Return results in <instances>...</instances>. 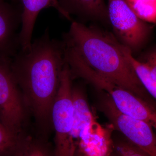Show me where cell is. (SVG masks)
Listing matches in <instances>:
<instances>
[{
  "instance_id": "1",
  "label": "cell",
  "mask_w": 156,
  "mask_h": 156,
  "mask_svg": "<svg viewBox=\"0 0 156 156\" xmlns=\"http://www.w3.org/2000/svg\"><path fill=\"white\" fill-rule=\"evenodd\" d=\"M65 63L64 42L51 38L48 28L28 50L20 49L11 59V71L27 109L44 134L52 125L51 112Z\"/></svg>"
},
{
  "instance_id": "2",
  "label": "cell",
  "mask_w": 156,
  "mask_h": 156,
  "mask_svg": "<svg viewBox=\"0 0 156 156\" xmlns=\"http://www.w3.org/2000/svg\"><path fill=\"white\" fill-rule=\"evenodd\" d=\"M62 41L98 74L156 106L127 58L124 46L112 33L73 20Z\"/></svg>"
},
{
  "instance_id": "3",
  "label": "cell",
  "mask_w": 156,
  "mask_h": 156,
  "mask_svg": "<svg viewBox=\"0 0 156 156\" xmlns=\"http://www.w3.org/2000/svg\"><path fill=\"white\" fill-rule=\"evenodd\" d=\"M72 80L68 65L66 62L51 112L52 126L55 132L54 156H75L76 152L77 147L72 135L73 122Z\"/></svg>"
},
{
  "instance_id": "4",
  "label": "cell",
  "mask_w": 156,
  "mask_h": 156,
  "mask_svg": "<svg viewBox=\"0 0 156 156\" xmlns=\"http://www.w3.org/2000/svg\"><path fill=\"white\" fill-rule=\"evenodd\" d=\"M107 6L112 33L134 56L146 44L152 28L135 15L126 0H108Z\"/></svg>"
},
{
  "instance_id": "5",
  "label": "cell",
  "mask_w": 156,
  "mask_h": 156,
  "mask_svg": "<svg viewBox=\"0 0 156 156\" xmlns=\"http://www.w3.org/2000/svg\"><path fill=\"white\" fill-rule=\"evenodd\" d=\"M12 58L0 57V122L16 137L25 132L27 111L11 68Z\"/></svg>"
},
{
  "instance_id": "6",
  "label": "cell",
  "mask_w": 156,
  "mask_h": 156,
  "mask_svg": "<svg viewBox=\"0 0 156 156\" xmlns=\"http://www.w3.org/2000/svg\"><path fill=\"white\" fill-rule=\"evenodd\" d=\"M99 107L115 129L126 140L150 156H156V133L151 126L121 112L108 95L101 100Z\"/></svg>"
},
{
  "instance_id": "7",
  "label": "cell",
  "mask_w": 156,
  "mask_h": 156,
  "mask_svg": "<svg viewBox=\"0 0 156 156\" xmlns=\"http://www.w3.org/2000/svg\"><path fill=\"white\" fill-rule=\"evenodd\" d=\"M104 91L121 112L145 122L156 131V108L140 98L119 86L108 83Z\"/></svg>"
},
{
  "instance_id": "8",
  "label": "cell",
  "mask_w": 156,
  "mask_h": 156,
  "mask_svg": "<svg viewBox=\"0 0 156 156\" xmlns=\"http://www.w3.org/2000/svg\"><path fill=\"white\" fill-rule=\"evenodd\" d=\"M22 13L0 0V57L12 58L20 49L17 30Z\"/></svg>"
},
{
  "instance_id": "9",
  "label": "cell",
  "mask_w": 156,
  "mask_h": 156,
  "mask_svg": "<svg viewBox=\"0 0 156 156\" xmlns=\"http://www.w3.org/2000/svg\"><path fill=\"white\" fill-rule=\"evenodd\" d=\"M61 9L69 17L76 16L79 22L98 23L110 26L108 6L105 0H58Z\"/></svg>"
},
{
  "instance_id": "10",
  "label": "cell",
  "mask_w": 156,
  "mask_h": 156,
  "mask_svg": "<svg viewBox=\"0 0 156 156\" xmlns=\"http://www.w3.org/2000/svg\"><path fill=\"white\" fill-rule=\"evenodd\" d=\"M22 5V21L19 32L20 49L28 50L32 44L34 27L38 15L43 9L53 7L62 17L72 21L69 17L61 9L58 0H20Z\"/></svg>"
},
{
  "instance_id": "11",
  "label": "cell",
  "mask_w": 156,
  "mask_h": 156,
  "mask_svg": "<svg viewBox=\"0 0 156 156\" xmlns=\"http://www.w3.org/2000/svg\"><path fill=\"white\" fill-rule=\"evenodd\" d=\"M73 122L72 135L77 147L81 140L89 136V129L93 124V116L82 87L73 86Z\"/></svg>"
},
{
  "instance_id": "12",
  "label": "cell",
  "mask_w": 156,
  "mask_h": 156,
  "mask_svg": "<svg viewBox=\"0 0 156 156\" xmlns=\"http://www.w3.org/2000/svg\"><path fill=\"white\" fill-rule=\"evenodd\" d=\"M13 156H54V151L42 137H37L25 132L17 138Z\"/></svg>"
},
{
  "instance_id": "13",
  "label": "cell",
  "mask_w": 156,
  "mask_h": 156,
  "mask_svg": "<svg viewBox=\"0 0 156 156\" xmlns=\"http://www.w3.org/2000/svg\"><path fill=\"white\" fill-rule=\"evenodd\" d=\"M124 51L144 87L156 101V80L152 76L150 71L145 65L137 60L128 48L124 47Z\"/></svg>"
},
{
  "instance_id": "14",
  "label": "cell",
  "mask_w": 156,
  "mask_h": 156,
  "mask_svg": "<svg viewBox=\"0 0 156 156\" xmlns=\"http://www.w3.org/2000/svg\"><path fill=\"white\" fill-rule=\"evenodd\" d=\"M139 19L147 23L156 24V0H126Z\"/></svg>"
},
{
  "instance_id": "15",
  "label": "cell",
  "mask_w": 156,
  "mask_h": 156,
  "mask_svg": "<svg viewBox=\"0 0 156 156\" xmlns=\"http://www.w3.org/2000/svg\"><path fill=\"white\" fill-rule=\"evenodd\" d=\"M17 138L11 134L0 122V156H13Z\"/></svg>"
},
{
  "instance_id": "16",
  "label": "cell",
  "mask_w": 156,
  "mask_h": 156,
  "mask_svg": "<svg viewBox=\"0 0 156 156\" xmlns=\"http://www.w3.org/2000/svg\"><path fill=\"white\" fill-rule=\"evenodd\" d=\"M113 143L114 151L119 156H150L126 139Z\"/></svg>"
},
{
  "instance_id": "17",
  "label": "cell",
  "mask_w": 156,
  "mask_h": 156,
  "mask_svg": "<svg viewBox=\"0 0 156 156\" xmlns=\"http://www.w3.org/2000/svg\"><path fill=\"white\" fill-rule=\"evenodd\" d=\"M136 59L147 66L152 76L156 80V47L148 50Z\"/></svg>"
},
{
  "instance_id": "18",
  "label": "cell",
  "mask_w": 156,
  "mask_h": 156,
  "mask_svg": "<svg viewBox=\"0 0 156 156\" xmlns=\"http://www.w3.org/2000/svg\"><path fill=\"white\" fill-rule=\"evenodd\" d=\"M107 156H119L118 154L114 151L113 152H112L111 154H110L109 155Z\"/></svg>"
}]
</instances>
